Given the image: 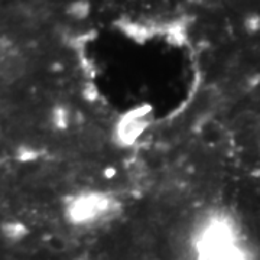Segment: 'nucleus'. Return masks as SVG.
I'll use <instances>...</instances> for the list:
<instances>
[{
    "instance_id": "obj_5",
    "label": "nucleus",
    "mask_w": 260,
    "mask_h": 260,
    "mask_svg": "<svg viewBox=\"0 0 260 260\" xmlns=\"http://www.w3.org/2000/svg\"><path fill=\"white\" fill-rule=\"evenodd\" d=\"M78 142L85 152H99L104 145V132L95 124L84 126L78 135Z\"/></svg>"
},
{
    "instance_id": "obj_2",
    "label": "nucleus",
    "mask_w": 260,
    "mask_h": 260,
    "mask_svg": "<svg viewBox=\"0 0 260 260\" xmlns=\"http://www.w3.org/2000/svg\"><path fill=\"white\" fill-rule=\"evenodd\" d=\"M110 210V200L99 192L74 197L67 207V215L74 224H90L100 220Z\"/></svg>"
},
{
    "instance_id": "obj_6",
    "label": "nucleus",
    "mask_w": 260,
    "mask_h": 260,
    "mask_svg": "<svg viewBox=\"0 0 260 260\" xmlns=\"http://www.w3.org/2000/svg\"><path fill=\"white\" fill-rule=\"evenodd\" d=\"M12 52V45H10V41L8 38L2 37L0 35V62L9 55Z\"/></svg>"
},
{
    "instance_id": "obj_4",
    "label": "nucleus",
    "mask_w": 260,
    "mask_h": 260,
    "mask_svg": "<svg viewBox=\"0 0 260 260\" xmlns=\"http://www.w3.org/2000/svg\"><path fill=\"white\" fill-rule=\"evenodd\" d=\"M26 59L18 52H10L0 62V78L5 83H16L26 73Z\"/></svg>"
},
{
    "instance_id": "obj_1",
    "label": "nucleus",
    "mask_w": 260,
    "mask_h": 260,
    "mask_svg": "<svg viewBox=\"0 0 260 260\" xmlns=\"http://www.w3.org/2000/svg\"><path fill=\"white\" fill-rule=\"evenodd\" d=\"M195 247L198 260H247L233 225L223 218H210L198 230Z\"/></svg>"
},
{
    "instance_id": "obj_3",
    "label": "nucleus",
    "mask_w": 260,
    "mask_h": 260,
    "mask_svg": "<svg viewBox=\"0 0 260 260\" xmlns=\"http://www.w3.org/2000/svg\"><path fill=\"white\" fill-rule=\"evenodd\" d=\"M152 123V110L149 107H136L129 110L117 123L116 135L121 145L130 146L146 132Z\"/></svg>"
},
{
    "instance_id": "obj_7",
    "label": "nucleus",
    "mask_w": 260,
    "mask_h": 260,
    "mask_svg": "<svg viewBox=\"0 0 260 260\" xmlns=\"http://www.w3.org/2000/svg\"><path fill=\"white\" fill-rule=\"evenodd\" d=\"M0 135H2V130H0Z\"/></svg>"
}]
</instances>
